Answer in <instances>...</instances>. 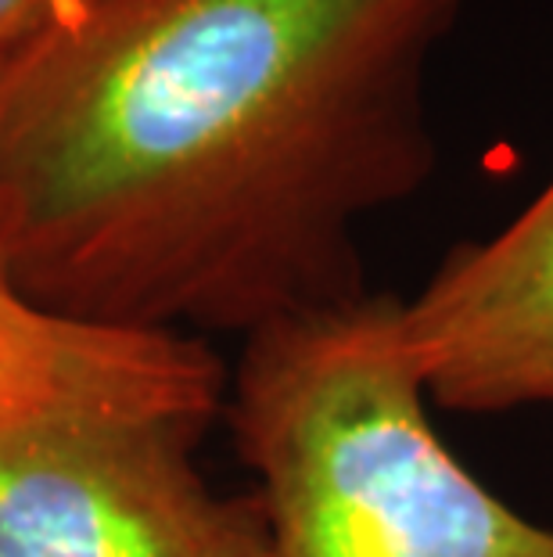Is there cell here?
Returning a JSON list of instances; mask_svg holds the SVG:
<instances>
[{
	"label": "cell",
	"mask_w": 553,
	"mask_h": 557,
	"mask_svg": "<svg viewBox=\"0 0 553 557\" xmlns=\"http://www.w3.org/2000/svg\"><path fill=\"white\" fill-rule=\"evenodd\" d=\"M470 0H76L0 83V252L101 327L241 335L367 295L360 231L439 170Z\"/></svg>",
	"instance_id": "obj_1"
},
{
	"label": "cell",
	"mask_w": 553,
	"mask_h": 557,
	"mask_svg": "<svg viewBox=\"0 0 553 557\" xmlns=\"http://www.w3.org/2000/svg\"><path fill=\"white\" fill-rule=\"evenodd\" d=\"M399 313V295L367 292L244 338L227 421L266 557H553V529L435 432Z\"/></svg>",
	"instance_id": "obj_2"
},
{
	"label": "cell",
	"mask_w": 553,
	"mask_h": 557,
	"mask_svg": "<svg viewBox=\"0 0 553 557\" xmlns=\"http://www.w3.org/2000/svg\"><path fill=\"white\" fill-rule=\"evenodd\" d=\"M198 438L148 418L0 429V557H266L255 496L213 490Z\"/></svg>",
	"instance_id": "obj_3"
},
{
	"label": "cell",
	"mask_w": 553,
	"mask_h": 557,
	"mask_svg": "<svg viewBox=\"0 0 553 557\" xmlns=\"http://www.w3.org/2000/svg\"><path fill=\"white\" fill-rule=\"evenodd\" d=\"M399 331L431 407L553 410V176L497 234L445 248Z\"/></svg>",
	"instance_id": "obj_4"
},
{
	"label": "cell",
	"mask_w": 553,
	"mask_h": 557,
	"mask_svg": "<svg viewBox=\"0 0 553 557\" xmlns=\"http://www.w3.org/2000/svg\"><path fill=\"white\" fill-rule=\"evenodd\" d=\"M227 374L202 338L101 327L33 302L0 252V429L148 418L205 432Z\"/></svg>",
	"instance_id": "obj_5"
},
{
	"label": "cell",
	"mask_w": 553,
	"mask_h": 557,
	"mask_svg": "<svg viewBox=\"0 0 553 557\" xmlns=\"http://www.w3.org/2000/svg\"><path fill=\"white\" fill-rule=\"evenodd\" d=\"M76 0H0V83L51 33Z\"/></svg>",
	"instance_id": "obj_6"
}]
</instances>
